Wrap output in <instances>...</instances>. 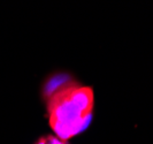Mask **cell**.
<instances>
[{"mask_svg": "<svg viewBox=\"0 0 153 144\" xmlns=\"http://www.w3.org/2000/svg\"><path fill=\"white\" fill-rule=\"evenodd\" d=\"M46 104L48 122L55 136L68 141L90 125L94 93L91 87L67 81L61 88L48 92Z\"/></svg>", "mask_w": 153, "mask_h": 144, "instance_id": "6da1fadb", "label": "cell"}, {"mask_svg": "<svg viewBox=\"0 0 153 144\" xmlns=\"http://www.w3.org/2000/svg\"><path fill=\"white\" fill-rule=\"evenodd\" d=\"M46 141L47 144H68V141L62 140L55 135H46Z\"/></svg>", "mask_w": 153, "mask_h": 144, "instance_id": "7a4b0ae2", "label": "cell"}]
</instances>
